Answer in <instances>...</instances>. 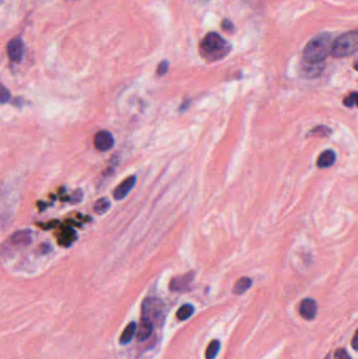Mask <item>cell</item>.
Wrapping results in <instances>:
<instances>
[{
    "label": "cell",
    "mask_w": 358,
    "mask_h": 359,
    "mask_svg": "<svg viewBox=\"0 0 358 359\" xmlns=\"http://www.w3.org/2000/svg\"><path fill=\"white\" fill-rule=\"evenodd\" d=\"M352 348L355 351H358V330L355 332V335L352 339Z\"/></svg>",
    "instance_id": "obj_26"
},
{
    "label": "cell",
    "mask_w": 358,
    "mask_h": 359,
    "mask_svg": "<svg viewBox=\"0 0 358 359\" xmlns=\"http://www.w3.org/2000/svg\"><path fill=\"white\" fill-rule=\"evenodd\" d=\"M12 242L17 246H26L32 242V232L30 230H22L14 233Z\"/></svg>",
    "instance_id": "obj_13"
},
{
    "label": "cell",
    "mask_w": 358,
    "mask_h": 359,
    "mask_svg": "<svg viewBox=\"0 0 358 359\" xmlns=\"http://www.w3.org/2000/svg\"><path fill=\"white\" fill-rule=\"evenodd\" d=\"M137 324H135L134 321H132L130 322L126 326V328L124 329V331L122 332V334H121V337H120V343L121 344H127L130 343L133 338L134 337V335L137 334Z\"/></svg>",
    "instance_id": "obj_12"
},
{
    "label": "cell",
    "mask_w": 358,
    "mask_h": 359,
    "mask_svg": "<svg viewBox=\"0 0 358 359\" xmlns=\"http://www.w3.org/2000/svg\"><path fill=\"white\" fill-rule=\"evenodd\" d=\"M251 285H252V281L249 277H242L235 283L233 287V293L238 294V295L244 294L250 288V287H251Z\"/></svg>",
    "instance_id": "obj_16"
},
{
    "label": "cell",
    "mask_w": 358,
    "mask_h": 359,
    "mask_svg": "<svg viewBox=\"0 0 358 359\" xmlns=\"http://www.w3.org/2000/svg\"><path fill=\"white\" fill-rule=\"evenodd\" d=\"M332 134V129L325 125H318L316 127L312 128L311 131L308 134V135H315V137L319 138H328L329 135Z\"/></svg>",
    "instance_id": "obj_17"
},
{
    "label": "cell",
    "mask_w": 358,
    "mask_h": 359,
    "mask_svg": "<svg viewBox=\"0 0 358 359\" xmlns=\"http://www.w3.org/2000/svg\"><path fill=\"white\" fill-rule=\"evenodd\" d=\"M76 240V233L69 227H63L58 236V243L62 246H69Z\"/></svg>",
    "instance_id": "obj_14"
},
{
    "label": "cell",
    "mask_w": 358,
    "mask_h": 359,
    "mask_svg": "<svg viewBox=\"0 0 358 359\" xmlns=\"http://www.w3.org/2000/svg\"><path fill=\"white\" fill-rule=\"evenodd\" d=\"M324 69L323 63L319 64H310L304 62V66L302 68V71L305 77H316L321 74V71Z\"/></svg>",
    "instance_id": "obj_15"
},
{
    "label": "cell",
    "mask_w": 358,
    "mask_h": 359,
    "mask_svg": "<svg viewBox=\"0 0 358 359\" xmlns=\"http://www.w3.org/2000/svg\"><path fill=\"white\" fill-rule=\"evenodd\" d=\"M135 184V177L132 176L125 179L124 181L117 186V188L113 191V197L116 200H123L126 196L132 191Z\"/></svg>",
    "instance_id": "obj_8"
},
{
    "label": "cell",
    "mask_w": 358,
    "mask_h": 359,
    "mask_svg": "<svg viewBox=\"0 0 358 359\" xmlns=\"http://www.w3.org/2000/svg\"><path fill=\"white\" fill-rule=\"evenodd\" d=\"M201 54L205 59L214 61L224 58L231 51V45L216 32L207 34L201 42Z\"/></svg>",
    "instance_id": "obj_2"
},
{
    "label": "cell",
    "mask_w": 358,
    "mask_h": 359,
    "mask_svg": "<svg viewBox=\"0 0 358 359\" xmlns=\"http://www.w3.org/2000/svg\"><path fill=\"white\" fill-rule=\"evenodd\" d=\"M110 207H111L110 201L106 198H102V199H99L95 203L94 210L98 214H104L107 210L110 209Z\"/></svg>",
    "instance_id": "obj_20"
},
{
    "label": "cell",
    "mask_w": 358,
    "mask_h": 359,
    "mask_svg": "<svg viewBox=\"0 0 358 359\" xmlns=\"http://www.w3.org/2000/svg\"><path fill=\"white\" fill-rule=\"evenodd\" d=\"M343 104L347 107H358V92H351L349 96H347L343 100Z\"/></svg>",
    "instance_id": "obj_21"
},
{
    "label": "cell",
    "mask_w": 358,
    "mask_h": 359,
    "mask_svg": "<svg viewBox=\"0 0 358 359\" xmlns=\"http://www.w3.org/2000/svg\"><path fill=\"white\" fill-rule=\"evenodd\" d=\"M10 98H11L10 91L8 90H6L4 88V86H2V88H1V95H0V99H1V103L2 104L6 103L10 100Z\"/></svg>",
    "instance_id": "obj_24"
},
{
    "label": "cell",
    "mask_w": 358,
    "mask_h": 359,
    "mask_svg": "<svg viewBox=\"0 0 358 359\" xmlns=\"http://www.w3.org/2000/svg\"><path fill=\"white\" fill-rule=\"evenodd\" d=\"M193 312H195V308H193L190 304H185L182 307H180V309L178 310L177 317L179 320H186L191 316Z\"/></svg>",
    "instance_id": "obj_18"
},
{
    "label": "cell",
    "mask_w": 358,
    "mask_h": 359,
    "mask_svg": "<svg viewBox=\"0 0 358 359\" xmlns=\"http://www.w3.org/2000/svg\"><path fill=\"white\" fill-rule=\"evenodd\" d=\"M95 146L100 152H107L110 150L113 144H114V139L113 135L107 131H101L99 132L95 135Z\"/></svg>",
    "instance_id": "obj_6"
},
{
    "label": "cell",
    "mask_w": 358,
    "mask_h": 359,
    "mask_svg": "<svg viewBox=\"0 0 358 359\" xmlns=\"http://www.w3.org/2000/svg\"><path fill=\"white\" fill-rule=\"evenodd\" d=\"M358 52V30L342 34L333 42L331 55L334 58H345Z\"/></svg>",
    "instance_id": "obj_3"
},
{
    "label": "cell",
    "mask_w": 358,
    "mask_h": 359,
    "mask_svg": "<svg viewBox=\"0 0 358 359\" xmlns=\"http://www.w3.org/2000/svg\"><path fill=\"white\" fill-rule=\"evenodd\" d=\"M6 52H8L9 58L13 62H20L23 58L24 54V45L23 41L20 38H14L6 46Z\"/></svg>",
    "instance_id": "obj_5"
},
{
    "label": "cell",
    "mask_w": 358,
    "mask_h": 359,
    "mask_svg": "<svg viewBox=\"0 0 358 359\" xmlns=\"http://www.w3.org/2000/svg\"><path fill=\"white\" fill-rule=\"evenodd\" d=\"M154 331V324L150 320L142 318L140 326L137 329V338L139 340H146L148 337L152 335Z\"/></svg>",
    "instance_id": "obj_10"
},
{
    "label": "cell",
    "mask_w": 358,
    "mask_h": 359,
    "mask_svg": "<svg viewBox=\"0 0 358 359\" xmlns=\"http://www.w3.org/2000/svg\"><path fill=\"white\" fill-rule=\"evenodd\" d=\"M192 278H193V273H191V272L187 274L175 277L170 283V290H173V291L185 290L186 288H187V286L190 284V282L192 281Z\"/></svg>",
    "instance_id": "obj_9"
},
{
    "label": "cell",
    "mask_w": 358,
    "mask_h": 359,
    "mask_svg": "<svg viewBox=\"0 0 358 359\" xmlns=\"http://www.w3.org/2000/svg\"><path fill=\"white\" fill-rule=\"evenodd\" d=\"M336 161V155L331 149H327L320 154L317 159V166L319 168H329Z\"/></svg>",
    "instance_id": "obj_11"
},
{
    "label": "cell",
    "mask_w": 358,
    "mask_h": 359,
    "mask_svg": "<svg viewBox=\"0 0 358 359\" xmlns=\"http://www.w3.org/2000/svg\"><path fill=\"white\" fill-rule=\"evenodd\" d=\"M299 314L304 319L312 320L317 314V304L312 298H305L299 304Z\"/></svg>",
    "instance_id": "obj_7"
},
{
    "label": "cell",
    "mask_w": 358,
    "mask_h": 359,
    "mask_svg": "<svg viewBox=\"0 0 358 359\" xmlns=\"http://www.w3.org/2000/svg\"><path fill=\"white\" fill-rule=\"evenodd\" d=\"M354 68H355L356 70H358V60L354 62Z\"/></svg>",
    "instance_id": "obj_27"
},
{
    "label": "cell",
    "mask_w": 358,
    "mask_h": 359,
    "mask_svg": "<svg viewBox=\"0 0 358 359\" xmlns=\"http://www.w3.org/2000/svg\"><path fill=\"white\" fill-rule=\"evenodd\" d=\"M333 38L329 33H321L314 37L305 46L303 57L304 62L310 64L323 63L332 53Z\"/></svg>",
    "instance_id": "obj_1"
},
{
    "label": "cell",
    "mask_w": 358,
    "mask_h": 359,
    "mask_svg": "<svg viewBox=\"0 0 358 359\" xmlns=\"http://www.w3.org/2000/svg\"><path fill=\"white\" fill-rule=\"evenodd\" d=\"M221 348V343L219 340H213L209 343V346L207 347L206 349V354L205 357L206 359H214L216 356L218 355L219 351Z\"/></svg>",
    "instance_id": "obj_19"
},
{
    "label": "cell",
    "mask_w": 358,
    "mask_h": 359,
    "mask_svg": "<svg viewBox=\"0 0 358 359\" xmlns=\"http://www.w3.org/2000/svg\"><path fill=\"white\" fill-rule=\"evenodd\" d=\"M168 68H169V62L164 60L159 64V67H157V74L159 76H164L168 71Z\"/></svg>",
    "instance_id": "obj_22"
},
{
    "label": "cell",
    "mask_w": 358,
    "mask_h": 359,
    "mask_svg": "<svg viewBox=\"0 0 358 359\" xmlns=\"http://www.w3.org/2000/svg\"><path fill=\"white\" fill-rule=\"evenodd\" d=\"M334 359H351L345 349H337L334 353Z\"/></svg>",
    "instance_id": "obj_23"
},
{
    "label": "cell",
    "mask_w": 358,
    "mask_h": 359,
    "mask_svg": "<svg viewBox=\"0 0 358 359\" xmlns=\"http://www.w3.org/2000/svg\"><path fill=\"white\" fill-rule=\"evenodd\" d=\"M222 28H223V30L226 32H233L234 26L230 20L225 19L223 20V22H222Z\"/></svg>",
    "instance_id": "obj_25"
},
{
    "label": "cell",
    "mask_w": 358,
    "mask_h": 359,
    "mask_svg": "<svg viewBox=\"0 0 358 359\" xmlns=\"http://www.w3.org/2000/svg\"><path fill=\"white\" fill-rule=\"evenodd\" d=\"M164 305L159 298L149 297L146 298L142 304V318L154 321H157L163 315Z\"/></svg>",
    "instance_id": "obj_4"
}]
</instances>
